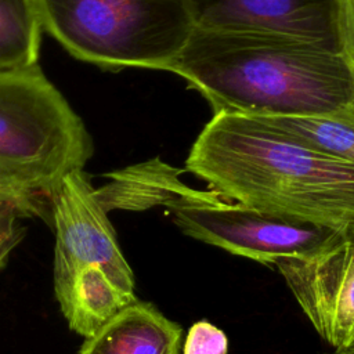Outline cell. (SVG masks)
Returning <instances> with one entry per match:
<instances>
[{
    "instance_id": "obj_1",
    "label": "cell",
    "mask_w": 354,
    "mask_h": 354,
    "mask_svg": "<svg viewBox=\"0 0 354 354\" xmlns=\"http://www.w3.org/2000/svg\"><path fill=\"white\" fill-rule=\"evenodd\" d=\"M185 170L225 201L354 241V165L259 118L214 113L192 144Z\"/></svg>"
},
{
    "instance_id": "obj_2",
    "label": "cell",
    "mask_w": 354,
    "mask_h": 354,
    "mask_svg": "<svg viewBox=\"0 0 354 354\" xmlns=\"http://www.w3.org/2000/svg\"><path fill=\"white\" fill-rule=\"evenodd\" d=\"M213 113L310 116L354 104V79L339 53L296 37L195 28L170 66Z\"/></svg>"
},
{
    "instance_id": "obj_3",
    "label": "cell",
    "mask_w": 354,
    "mask_h": 354,
    "mask_svg": "<svg viewBox=\"0 0 354 354\" xmlns=\"http://www.w3.org/2000/svg\"><path fill=\"white\" fill-rule=\"evenodd\" d=\"M93 140L36 64L0 69V205L50 223V198L93 155Z\"/></svg>"
},
{
    "instance_id": "obj_4",
    "label": "cell",
    "mask_w": 354,
    "mask_h": 354,
    "mask_svg": "<svg viewBox=\"0 0 354 354\" xmlns=\"http://www.w3.org/2000/svg\"><path fill=\"white\" fill-rule=\"evenodd\" d=\"M41 28L80 61L169 72L196 28L191 0H33Z\"/></svg>"
},
{
    "instance_id": "obj_5",
    "label": "cell",
    "mask_w": 354,
    "mask_h": 354,
    "mask_svg": "<svg viewBox=\"0 0 354 354\" xmlns=\"http://www.w3.org/2000/svg\"><path fill=\"white\" fill-rule=\"evenodd\" d=\"M165 207L183 234L263 264L313 260L351 242L330 228L272 216L189 187Z\"/></svg>"
},
{
    "instance_id": "obj_6",
    "label": "cell",
    "mask_w": 354,
    "mask_h": 354,
    "mask_svg": "<svg viewBox=\"0 0 354 354\" xmlns=\"http://www.w3.org/2000/svg\"><path fill=\"white\" fill-rule=\"evenodd\" d=\"M54 227V292L65 290L76 271L98 266L124 292L134 295V275L126 261L108 212L83 169L68 173L50 198Z\"/></svg>"
},
{
    "instance_id": "obj_7",
    "label": "cell",
    "mask_w": 354,
    "mask_h": 354,
    "mask_svg": "<svg viewBox=\"0 0 354 354\" xmlns=\"http://www.w3.org/2000/svg\"><path fill=\"white\" fill-rule=\"evenodd\" d=\"M315 332L335 350L354 347V241L313 260L275 263Z\"/></svg>"
},
{
    "instance_id": "obj_8",
    "label": "cell",
    "mask_w": 354,
    "mask_h": 354,
    "mask_svg": "<svg viewBox=\"0 0 354 354\" xmlns=\"http://www.w3.org/2000/svg\"><path fill=\"white\" fill-rule=\"evenodd\" d=\"M196 28L285 35L339 53L340 0H191Z\"/></svg>"
},
{
    "instance_id": "obj_9",
    "label": "cell",
    "mask_w": 354,
    "mask_h": 354,
    "mask_svg": "<svg viewBox=\"0 0 354 354\" xmlns=\"http://www.w3.org/2000/svg\"><path fill=\"white\" fill-rule=\"evenodd\" d=\"M181 335L178 324L136 299L84 339L79 354H180Z\"/></svg>"
},
{
    "instance_id": "obj_10",
    "label": "cell",
    "mask_w": 354,
    "mask_h": 354,
    "mask_svg": "<svg viewBox=\"0 0 354 354\" xmlns=\"http://www.w3.org/2000/svg\"><path fill=\"white\" fill-rule=\"evenodd\" d=\"M72 330L88 339L94 336L137 297L120 289L98 266L76 271L64 292L55 296Z\"/></svg>"
},
{
    "instance_id": "obj_11",
    "label": "cell",
    "mask_w": 354,
    "mask_h": 354,
    "mask_svg": "<svg viewBox=\"0 0 354 354\" xmlns=\"http://www.w3.org/2000/svg\"><path fill=\"white\" fill-rule=\"evenodd\" d=\"M318 152L354 165V104L310 116H254Z\"/></svg>"
},
{
    "instance_id": "obj_12",
    "label": "cell",
    "mask_w": 354,
    "mask_h": 354,
    "mask_svg": "<svg viewBox=\"0 0 354 354\" xmlns=\"http://www.w3.org/2000/svg\"><path fill=\"white\" fill-rule=\"evenodd\" d=\"M41 30L33 0H0V69L36 65Z\"/></svg>"
},
{
    "instance_id": "obj_13",
    "label": "cell",
    "mask_w": 354,
    "mask_h": 354,
    "mask_svg": "<svg viewBox=\"0 0 354 354\" xmlns=\"http://www.w3.org/2000/svg\"><path fill=\"white\" fill-rule=\"evenodd\" d=\"M183 354H228V339L210 322L198 321L187 333Z\"/></svg>"
},
{
    "instance_id": "obj_14",
    "label": "cell",
    "mask_w": 354,
    "mask_h": 354,
    "mask_svg": "<svg viewBox=\"0 0 354 354\" xmlns=\"http://www.w3.org/2000/svg\"><path fill=\"white\" fill-rule=\"evenodd\" d=\"M337 39V51L354 79V0H340Z\"/></svg>"
},
{
    "instance_id": "obj_15",
    "label": "cell",
    "mask_w": 354,
    "mask_h": 354,
    "mask_svg": "<svg viewBox=\"0 0 354 354\" xmlns=\"http://www.w3.org/2000/svg\"><path fill=\"white\" fill-rule=\"evenodd\" d=\"M21 241H11V242H7L4 245L0 246V267L4 266V263L7 261L10 253L12 252V249L19 243Z\"/></svg>"
},
{
    "instance_id": "obj_16",
    "label": "cell",
    "mask_w": 354,
    "mask_h": 354,
    "mask_svg": "<svg viewBox=\"0 0 354 354\" xmlns=\"http://www.w3.org/2000/svg\"><path fill=\"white\" fill-rule=\"evenodd\" d=\"M329 354H354V347L346 348V350H335L333 353H329Z\"/></svg>"
}]
</instances>
